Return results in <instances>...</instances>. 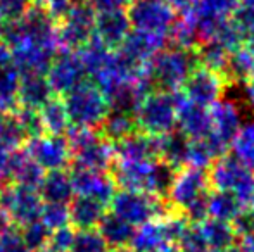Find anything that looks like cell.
<instances>
[{
  "instance_id": "9c48e42d",
  "label": "cell",
  "mask_w": 254,
  "mask_h": 252,
  "mask_svg": "<svg viewBox=\"0 0 254 252\" xmlns=\"http://www.w3.org/2000/svg\"><path fill=\"white\" fill-rule=\"evenodd\" d=\"M211 112V133L209 140L218 147L221 154H227L232 140L244 125V116L239 102L232 97H221L216 104L209 107Z\"/></svg>"
},
{
  "instance_id": "b9f144b4",
  "label": "cell",
  "mask_w": 254,
  "mask_h": 252,
  "mask_svg": "<svg viewBox=\"0 0 254 252\" xmlns=\"http://www.w3.org/2000/svg\"><path fill=\"white\" fill-rule=\"evenodd\" d=\"M16 114H17V118H19L24 133H26V138L33 140V138H38V137H42V135H45V128H44V123H42L40 111L23 107L19 112H16Z\"/></svg>"
},
{
  "instance_id": "e0dca14e",
  "label": "cell",
  "mask_w": 254,
  "mask_h": 252,
  "mask_svg": "<svg viewBox=\"0 0 254 252\" xmlns=\"http://www.w3.org/2000/svg\"><path fill=\"white\" fill-rule=\"evenodd\" d=\"M166 40H168L166 37L131 30L130 35H128L123 44H121L120 52L128 61L133 62L135 66L145 69L154 55H156L161 49L166 47Z\"/></svg>"
},
{
  "instance_id": "7402d4cb",
  "label": "cell",
  "mask_w": 254,
  "mask_h": 252,
  "mask_svg": "<svg viewBox=\"0 0 254 252\" xmlns=\"http://www.w3.org/2000/svg\"><path fill=\"white\" fill-rule=\"evenodd\" d=\"M38 194H40L44 204L69 205V202L76 194L73 180H71V173H67L66 169L47 171V175H44L40 185H38Z\"/></svg>"
},
{
  "instance_id": "f35d334b",
  "label": "cell",
  "mask_w": 254,
  "mask_h": 252,
  "mask_svg": "<svg viewBox=\"0 0 254 252\" xmlns=\"http://www.w3.org/2000/svg\"><path fill=\"white\" fill-rule=\"evenodd\" d=\"M51 230L38 219L30 225L23 226V240L30 252H44L49 249V240H51Z\"/></svg>"
},
{
  "instance_id": "836d02e7",
  "label": "cell",
  "mask_w": 254,
  "mask_h": 252,
  "mask_svg": "<svg viewBox=\"0 0 254 252\" xmlns=\"http://www.w3.org/2000/svg\"><path fill=\"white\" fill-rule=\"evenodd\" d=\"M221 155L223 154H221L216 145L209 140V137L199 138V140H190L187 166L207 171V169L213 166V162L216 161L218 157H221Z\"/></svg>"
},
{
  "instance_id": "f1b7e54d",
  "label": "cell",
  "mask_w": 254,
  "mask_h": 252,
  "mask_svg": "<svg viewBox=\"0 0 254 252\" xmlns=\"http://www.w3.org/2000/svg\"><path fill=\"white\" fill-rule=\"evenodd\" d=\"M135 131H138L135 116L128 114V112L113 111V109H109L106 119L101 125V135L106 137L109 142H113V144L125 140L127 137L133 135Z\"/></svg>"
},
{
  "instance_id": "5bb4252c",
  "label": "cell",
  "mask_w": 254,
  "mask_h": 252,
  "mask_svg": "<svg viewBox=\"0 0 254 252\" xmlns=\"http://www.w3.org/2000/svg\"><path fill=\"white\" fill-rule=\"evenodd\" d=\"M87 78V71L83 67L80 55L63 54L54 59L49 67V83L54 94L66 95L71 90L81 85Z\"/></svg>"
},
{
  "instance_id": "7dc6e473",
  "label": "cell",
  "mask_w": 254,
  "mask_h": 252,
  "mask_svg": "<svg viewBox=\"0 0 254 252\" xmlns=\"http://www.w3.org/2000/svg\"><path fill=\"white\" fill-rule=\"evenodd\" d=\"M90 3L99 10V12H106V10H125L131 3V0H90Z\"/></svg>"
},
{
  "instance_id": "f546056e",
  "label": "cell",
  "mask_w": 254,
  "mask_h": 252,
  "mask_svg": "<svg viewBox=\"0 0 254 252\" xmlns=\"http://www.w3.org/2000/svg\"><path fill=\"white\" fill-rule=\"evenodd\" d=\"M26 140V133H24L16 112L10 111L0 114V151H19Z\"/></svg>"
},
{
  "instance_id": "f5cc1de1",
  "label": "cell",
  "mask_w": 254,
  "mask_h": 252,
  "mask_svg": "<svg viewBox=\"0 0 254 252\" xmlns=\"http://www.w3.org/2000/svg\"><path fill=\"white\" fill-rule=\"evenodd\" d=\"M225 252H253V251H251V247L248 246L246 240H237L230 249H227Z\"/></svg>"
},
{
  "instance_id": "e575fe53",
  "label": "cell",
  "mask_w": 254,
  "mask_h": 252,
  "mask_svg": "<svg viewBox=\"0 0 254 252\" xmlns=\"http://www.w3.org/2000/svg\"><path fill=\"white\" fill-rule=\"evenodd\" d=\"M195 54H197L199 66L207 67L211 71H216V73L223 74L225 67H227L228 57H230V52L216 40H206L195 49Z\"/></svg>"
},
{
  "instance_id": "52a82bcc",
  "label": "cell",
  "mask_w": 254,
  "mask_h": 252,
  "mask_svg": "<svg viewBox=\"0 0 254 252\" xmlns=\"http://www.w3.org/2000/svg\"><path fill=\"white\" fill-rule=\"evenodd\" d=\"M109 205L111 212L123 218L135 228L170 212L163 199L138 190H118Z\"/></svg>"
},
{
  "instance_id": "bcb514c9",
  "label": "cell",
  "mask_w": 254,
  "mask_h": 252,
  "mask_svg": "<svg viewBox=\"0 0 254 252\" xmlns=\"http://www.w3.org/2000/svg\"><path fill=\"white\" fill-rule=\"evenodd\" d=\"M239 239H249L254 235V211L251 207L244 209L232 223Z\"/></svg>"
},
{
  "instance_id": "11a10c76",
  "label": "cell",
  "mask_w": 254,
  "mask_h": 252,
  "mask_svg": "<svg viewBox=\"0 0 254 252\" xmlns=\"http://www.w3.org/2000/svg\"><path fill=\"white\" fill-rule=\"evenodd\" d=\"M246 49H248V50L251 52V55L254 57V33L249 35L248 40H246Z\"/></svg>"
},
{
  "instance_id": "1f68e13d",
  "label": "cell",
  "mask_w": 254,
  "mask_h": 252,
  "mask_svg": "<svg viewBox=\"0 0 254 252\" xmlns=\"http://www.w3.org/2000/svg\"><path fill=\"white\" fill-rule=\"evenodd\" d=\"M230 152L242 166L254 173V121H244L232 140Z\"/></svg>"
},
{
  "instance_id": "44dd1931",
  "label": "cell",
  "mask_w": 254,
  "mask_h": 252,
  "mask_svg": "<svg viewBox=\"0 0 254 252\" xmlns=\"http://www.w3.org/2000/svg\"><path fill=\"white\" fill-rule=\"evenodd\" d=\"M67 207H69V225L76 232L97 230L99 223L106 216V204L88 195H74Z\"/></svg>"
},
{
  "instance_id": "8d00e7d4",
  "label": "cell",
  "mask_w": 254,
  "mask_h": 252,
  "mask_svg": "<svg viewBox=\"0 0 254 252\" xmlns=\"http://www.w3.org/2000/svg\"><path fill=\"white\" fill-rule=\"evenodd\" d=\"M168 40H171V47L189 49V50H195L199 47L197 31L187 16H180L175 21L168 33Z\"/></svg>"
},
{
  "instance_id": "db71d44e",
  "label": "cell",
  "mask_w": 254,
  "mask_h": 252,
  "mask_svg": "<svg viewBox=\"0 0 254 252\" xmlns=\"http://www.w3.org/2000/svg\"><path fill=\"white\" fill-rule=\"evenodd\" d=\"M9 64H12V62H10V55H9V52H7L5 45H0V67L9 66Z\"/></svg>"
},
{
  "instance_id": "d6a6232c",
  "label": "cell",
  "mask_w": 254,
  "mask_h": 252,
  "mask_svg": "<svg viewBox=\"0 0 254 252\" xmlns=\"http://www.w3.org/2000/svg\"><path fill=\"white\" fill-rule=\"evenodd\" d=\"M42 123H44L45 133L49 135H64L69 131V118H67L64 102L59 99H52L51 102L40 109Z\"/></svg>"
},
{
  "instance_id": "680465c9",
  "label": "cell",
  "mask_w": 254,
  "mask_h": 252,
  "mask_svg": "<svg viewBox=\"0 0 254 252\" xmlns=\"http://www.w3.org/2000/svg\"><path fill=\"white\" fill-rule=\"evenodd\" d=\"M239 240H246V242H248V246L251 247V251L254 252V235L249 237V239H239Z\"/></svg>"
},
{
  "instance_id": "d6986e66",
  "label": "cell",
  "mask_w": 254,
  "mask_h": 252,
  "mask_svg": "<svg viewBox=\"0 0 254 252\" xmlns=\"http://www.w3.org/2000/svg\"><path fill=\"white\" fill-rule=\"evenodd\" d=\"M130 31L131 23L127 10H106L95 16V35L107 49L121 47Z\"/></svg>"
},
{
  "instance_id": "94428289",
  "label": "cell",
  "mask_w": 254,
  "mask_h": 252,
  "mask_svg": "<svg viewBox=\"0 0 254 252\" xmlns=\"http://www.w3.org/2000/svg\"><path fill=\"white\" fill-rule=\"evenodd\" d=\"M204 252H211V251H204Z\"/></svg>"
},
{
  "instance_id": "30bf717a",
  "label": "cell",
  "mask_w": 254,
  "mask_h": 252,
  "mask_svg": "<svg viewBox=\"0 0 254 252\" xmlns=\"http://www.w3.org/2000/svg\"><path fill=\"white\" fill-rule=\"evenodd\" d=\"M42 201L37 189L21 185H3L0 189V207L9 214L10 221L26 226L40 219Z\"/></svg>"
},
{
  "instance_id": "681fc988",
  "label": "cell",
  "mask_w": 254,
  "mask_h": 252,
  "mask_svg": "<svg viewBox=\"0 0 254 252\" xmlns=\"http://www.w3.org/2000/svg\"><path fill=\"white\" fill-rule=\"evenodd\" d=\"M9 180V154L0 151V189L7 185Z\"/></svg>"
},
{
  "instance_id": "816d5d0a",
  "label": "cell",
  "mask_w": 254,
  "mask_h": 252,
  "mask_svg": "<svg viewBox=\"0 0 254 252\" xmlns=\"http://www.w3.org/2000/svg\"><path fill=\"white\" fill-rule=\"evenodd\" d=\"M10 223H12V221H10L9 214H7L2 207H0V235H2L3 232H7L9 228H12V226H10Z\"/></svg>"
},
{
  "instance_id": "ac0fdd59",
  "label": "cell",
  "mask_w": 254,
  "mask_h": 252,
  "mask_svg": "<svg viewBox=\"0 0 254 252\" xmlns=\"http://www.w3.org/2000/svg\"><path fill=\"white\" fill-rule=\"evenodd\" d=\"M116 161L123 162H149L159 159V137H151L142 131H135L125 140L114 144Z\"/></svg>"
},
{
  "instance_id": "f6af8a7d",
  "label": "cell",
  "mask_w": 254,
  "mask_h": 252,
  "mask_svg": "<svg viewBox=\"0 0 254 252\" xmlns=\"http://www.w3.org/2000/svg\"><path fill=\"white\" fill-rule=\"evenodd\" d=\"M0 252H30L19 230L9 228L0 235Z\"/></svg>"
},
{
  "instance_id": "c3c4849f",
  "label": "cell",
  "mask_w": 254,
  "mask_h": 252,
  "mask_svg": "<svg viewBox=\"0 0 254 252\" xmlns=\"http://www.w3.org/2000/svg\"><path fill=\"white\" fill-rule=\"evenodd\" d=\"M166 3L175 10V14L178 12L180 16H187L194 7L195 0H166Z\"/></svg>"
},
{
  "instance_id": "8fae6325",
  "label": "cell",
  "mask_w": 254,
  "mask_h": 252,
  "mask_svg": "<svg viewBox=\"0 0 254 252\" xmlns=\"http://www.w3.org/2000/svg\"><path fill=\"white\" fill-rule=\"evenodd\" d=\"M209 190L211 185L207 171L185 166V168L177 169L175 180L171 183V189L168 192L166 199L175 211L184 212L189 205L207 197Z\"/></svg>"
},
{
  "instance_id": "8992f818",
  "label": "cell",
  "mask_w": 254,
  "mask_h": 252,
  "mask_svg": "<svg viewBox=\"0 0 254 252\" xmlns=\"http://www.w3.org/2000/svg\"><path fill=\"white\" fill-rule=\"evenodd\" d=\"M209 185L214 190L234 194L246 207H251L254 199V173L242 166L232 154H223L207 171Z\"/></svg>"
},
{
  "instance_id": "be15d7a7",
  "label": "cell",
  "mask_w": 254,
  "mask_h": 252,
  "mask_svg": "<svg viewBox=\"0 0 254 252\" xmlns=\"http://www.w3.org/2000/svg\"><path fill=\"white\" fill-rule=\"evenodd\" d=\"M66 2H67V0H66Z\"/></svg>"
},
{
  "instance_id": "74e56055",
  "label": "cell",
  "mask_w": 254,
  "mask_h": 252,
  "mask_svg": "<svg viewBox=\"0 0 254 252\" xmlns=\"http://www.w3.org/2000/svg\"><path fill=\"white\" fill-rule=\"evenodd\" d=\"M211 40L220 42L228 52H234L237 49L244 47L246 40H248V33L235 23L234 17H228L220 24V28L216 30V33H214V37Z\"/></svg>"
},
{
  "instance_id": "7c38bea8",
  "label": "cell",
  "mask_w": 254,
  "mask_h": 252,
  "mask_svg": "<svg viewBox=\"0 0 254 252\" xmlns=\"http://www.w3.org/2000/svg\"><path fill=\"white\" fill-rule=\"evenodd\" d=\"M225 87L227 81L223 74L197 66L182 87V95L189 102H194L202 107H211L223 97Z\"/></svg>"
},
{
  "instance_id": "ba28073f",
  "label": "cell",
  "mask_w": 254,
  "mask_h": 252,
  "mask_svg": "<svg viewBox=\"0 0 254 252\" xmlns=\"http://www.w3.org/2000/svg\"><path fill=\"white\" fill-rule=\"evenodd\" d=\"M131 30L166 37L177 21V14L166 0H131L127 10Z\"/></svg>"
},
{
  "instance_id": "4316f807",
  "label": "cell",
  "mask_w": 254,
  "mask_h": 252,
  "mask_svg": "<svg viewBox=\"0 0 254 252\" xmlns=\"http://www.w3.org/2000/svg\"><path fill=\"white\" fill-rule=\"evenodd\" d=\"M199 228H201L204 244H206L207 251L211 252H225L239 240L232 223L207 218L206 221L199 225Z\"/></svg>"
},
{
  "instance_id": "cb8c5ba5",
  "label": "cell",
  "mask_w": 254,
  "mask_h": 252,
  "mask_svg": "<svg viewBox=\"0 0 254 252\" xmlns=\"http://www.w3.org/2000/svg\"><path fill=\"white\" fill-rule=\"evenodd\" d=\"M52 88L44 74H24L17 88V102L26 109L40 111L47 102L52 101Z\"/></svg>"
},
{
  "instance_id": "ee69618b",
  "label": "cell",
  "mask_w": 254,
  "mask_h": 252,
  "mask_svg": "<svg viewBox=\"0 0 254 252\" xmlns=\"http://www.w3.org/2000/svg\"><path fill=\"white\" fill-rule=\"evenodd\" d=\"M232 17L248 33V37L254 33V0H239V7Z\"/></svg>"
},
{
  "instance_id": "ab89813d",
  "label": "cell",
  "mask_w": 254,
  "mask_h": 252,
  "mask_svg": "<svg viewBox=\"0 0 254 252\" xmlns=\"http://www.w3.org/2000/svg\"><path fill=\"white\" fill-rule=\"evenodd\" d=\"M69 252H111V249L97 230H85V232H76Z\"/></svg>"
},
{
  "instance_id": "6125c7cd",
  "label": "cell",
  "mask_w": 254,
  "mask_h": 252,
  "mask_svg": "<svg viewBox=\"0 0 254 252\" xmlns=\"http://www.w3.org/2000/svg\"><path fill=\"white\" fill-rule=\"evenodd\" d=\"M44 252H51V251H44Z\"/></svg>"
},
{
  "instance_id": "6f0895ef",
  "label": "cell",
  "mask_w": 254,
  "mask_h": 252,
  "mask_svg": "<svg viewBox=\"0 0 254 252\" xmlns=\"http://www.w3.org/2000/svg\"><path fill=\"white\" fill-rule=\"evenodd\" d=\"M111 252H135V251L128 246V247H118V249H111Z\"/></svg>"
},
{
  "instance_id": "60d3db41",
  "label": "cell",
  "mask_w": 254,
  "mask_h": 252,
  "mask_svg": "<svg viewBox=\"0 0 254 252\" xmlns=\"http://www.w3.org/2000/svg\"><path fill=\"white\" fill-rule=\"evenodd\" d=\"M40 221L51 232L69 226V207L64 204H44L40 212Z\"/></svg>"
},
{
  "instance_id": "3957f363",
  "label": "cell",
  "mask_w": 254,
  "mask_h": 252,
  "mask_svg": "<svg viewBox=\"0 0 254 252\" xmlns=\"http://www.w3.org/2000/svg\"><path fill=\"white\" fill-rule=\"evenodd\" d=\"M67 142L71 147L73 168L88 171L107 173L116 162V147L113 142L102 137L97 130L69 128Z\"/></svg>"
},
{
  "instance_id": "2e32d148",
  "label": "cell",
  "mask_w": 254,
  "mask_h": 252,
  "mask_svg": "<svg viewBox=\"0 0 254 252\" xmlns=\"http://www.w3.org/2000/svg\"><path fill=\"white\" fill-rule=\"evenodd\" d=\"M71 180L76 195H88L102 204H109L113 201L114 194L118 192V185L109 173H97L88 171V169L73 168Z\"/></svg>"
},
{
  "instance_id": "5b68a950",
  "label": "cell",
  "mask_w": 254,
  "mask_h": 252,
  "mask_svg": "<svg viewBox=\"0 0 254 252\" xmlns=\"http://www.w3.org/2000/svg\"><path fill=\"white\" fill-rule=\"evenodd\" d=\"M63 102L69 118V125L81 130L101 128L109 112L106 95L94 83H87V81L64 95Z\"/></svg>"
},
{
  "instance_id": "f907efd6",
  "label": "cell",
  "mask_w": 254,
  "mask_h": 252,
  "mask_svg": "<svg viewBox=\"0 0 254 252\" xmlns=\"http://www.w3.org/2000/svg\"><path fill=\"white\" fill-rule=\"evenodd\" d=\"M244 102L249 109L254 111V73L251 74L248 81L244 83Z\"/></svg>"
},
{
  "instance_id": "9f6ffc18",
  "label": "cell",
  "mask_w": 254,
  "mask_h": 252,
  "mask_svg": "<svg viewBox=\"0 0 254 252\" xmlns=\"http://www.w3.org/2000/svg\"><path fill=\"white\" fill-rule=\"evenodd\" d=\"M157 252H180V249H178L177 246H168V247H164V249H161Z\"/></svg>"
},
{
  "instance_id": "ffe728a7",
  "label": "cell",
  "mask_w": 254,
  "mask_h": 252,
  "mask_svg": "<svg viewBox=\"0 0 254 252\" xmlns=\"http://www.w3.org/2000/svg\"><path fill=\"white\" fill-rule=\"evenodd\" d=\"M177 128L190 140L206 138L211 133L209 107H202V105H197L194 102H189L182 95L177 112Z\"/></svg>"
},
{
  "instance_id": "d590c367",
  "label": "cell",
  "mask_w": 254,
  "mask_h": 252,
  "mask_svg": "<svg viewBox=\"0 0 254 252\" xmlns=\"http://www.w3.org/2000/svg\"><path fill=\"white\" fill-rule=\"evenodd\" d=\"M19 81V71L12 64L0 67V114L10 112L16 107Z\"/></svg>"
},
{
  "instance_id": "7bdbcfd3",
  "label": "cell",
  "mask_w": 254,
  "mask_h": 252,
  "mask_svg": "<svg viewBox=\"0 0 254 252\" xmlns=\"http://www.w3.org/2000/svg\"><path fill=\"white\" fill-rule=\"evenodd\" d=\"M74 232L71 226H64V228L54 230L51 233V240H49V249L51 252H69L74 242Z\"/></svg>"
},
{
  "instance_id": "6da1fadb",
  "label": "cell",
  "mask_w": 254,
  "mask_h": 252,
  "mask_svg": "<svg viewBox=\"0 0 254 252\" xmlns=\"http://www.w3.org/2000/svg\"><path fill=\"white\" fill-rule=\"evenodd\" d=\"M113 178L118 187L125 190H138L164 199L171 189L177 169L161 159L149 162L116 161L113 166Z\"/></svg>"
},
{
  "instance_id": "603a6c76",
  "label": "cell",
  "mask_w": 254,
  "mask_h": 252,
  "mask_svg": "<svg viewBox=\"0 0 254 252\" xmlns=\"http://www.w3.org/2000/svg\"><path fill=\"white\" fill-rule=\"evenodd\" d=\"M45 171L35 162V159L28 154V151H14L9 154V180L14 185L38 189Z\"/></svg>"
},
{
  "instance_id": "9a60e30c",
  "label": "cell",
  "mask_w": 254,
  "mask_h": 252,
  "mask_svg": "<svg viewBox=\"0 0 254 252\" xmlns=\"http://www.w3.org/2000/svg\"><path fill=\"white\" fill-rule=\"evenodd\" d=\"M95 33V16L92 7L76 5L69 12L61 31V40L67 49H83Z\"/></svg>"
},
{
  "instance_id": "83f0119b",
  "label": "cell",
  "mask_w": 254,
  "mask_h": 252,
  "mask_svg": "<svg viewBox=\"0 0 254 252\" xmlns=\"http://www.w3.org/2000/svg\"><path fill=\"white\" fill-rule=\"evenodd\" d=\"M248 209L234 194L225 190H209L207 194V216L218 221L234 223V219Z\"/></svg>"
},
{
  "instance_id": "4fadbf2b",
  "label": "cell",
  "mask_w": 254,
  "mask_h": 252,
  "mask_svg": "<svg viewBox=\"0 0 254 252\" xmlns=\"http://www.w3.org/2000/svg\"><path fill=\"white\" fill-rule=\"evenodd\" d=\"M28 154L44 171L64 169L71 162V147L64 135H42L30 140Z\"/></svg>"
},
{
  "instance_id": "91938a15",
  "label": "cell",
  "mask_w": 254,
  "mask_h": 252,
  "mask_svg": "<svg viewBox=\"0 0 254 252\" xmlns=\"http://www.w3.org/2000/svg\"><path fill=\"white\" fill-rule=\"evenodd\" d=\"M251 209H253V211H254V199H253V204H251Z\"/></svg>"
},
{
  "instance_id": "4dcf8cb0",
  "label": "cell",
  "mask_w": 254,
  "mask_h": 252,
  "mask_svg": "<svg viewBox=\"0 0 254 252\" xmlns=\"http://www.w3.org/2000/svg\"><path fill=\"white\" fill-rule=\"evenodd\" d=\"M254 73V57L246 47L230 52L223 78L227 83H246Z\"/></svg>"
},
{
  "instance_id": "7a4b0ae2",
  "label": "cell",
  "mask_w": 254,
  "mask_h": 252,
  "mask_svg": "<svg viewBox=\"0 0 254 252\" xmlns=\"http://www.w3.org/2000/svg\"><path fill=\"white\" fill-rule=\"evenodd\" d=\"M199 66L195 50L178 47H164L151 59L145 67V76L152 90L178 92L190 73Z\"/></svg>"
},
{
  "instance_id": "484cf974",
  "label": "cell",
  "mask_w": 254,
  "mask_h": 252,
  "mask_svg": "<svg viewBox=\"0 0 254 252\" xmlns=\"http://www.w3.org/2000/svg\"><path fill=\"white\" fill-rule=\"evenodd\" d=\"M97 232L104 239V242L109 246V249H118V247L130 246L135 233V226H131L130 223L116 216L114 212H106L102 221L99 223Z\"/></svg>"
},
{
  "instance_id": "277c9868",
  "label": "cell",
  "mask_w": 254,
  "mask_h": 252,
  "mask_svg": "<svg viewBox=\"0 0 254 252\" xmlns=\"http://www.w3.org/2000/svg\"><path fill=\"white\" fill-rule=\"evenodd\" d=\"M180 101V92L152 90L135 112L138 131L151 137H163L177 130V112Z\"/></svg>"
},
{
  "instance_id": "d4e9b609",
  "label": "cell",
  "mask_w": 254,
  "mask_h": 252,
  "mask_svg": "<svg viewBox=\"0 0 254 252\" xmlns=\"http://www.w3.org/2000/svg\"><path fill=\"white\" fill-rule=\"evenodd\" d=\"M189 147H190V138L185 137L182 131L173 130L159 137V159L175 169L185 168L189 159Z\"/></svg>"
}]
</instances>
